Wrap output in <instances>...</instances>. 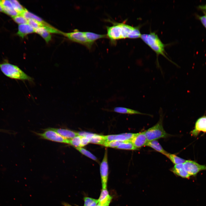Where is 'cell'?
<instances>
[{"label": "cell", "instance_id": "cell-1", "mask_svg": "<svg viewBox=\"0 0 206 206\" xmlns=\"http://www.w3.org/2000/svg\"><path fill=\"white\" fill-rule=\"evenodd\" d=\"M113 25L107 26V37L112 42L118 39L140 37L141 34L139 28L123 23L112 22Z\"/></svg>", "mask_w": 206, "mask_h": 206}, {"label": "cell", "instance_id": "cell-2", "mask_svg": "<svg viewBox=\"0 0 206 206\" xmlns=\"http://www.w3.org/2000/svg\"><path fill=\"white\" fill-rule=\"evenodd\" d=\"M0 69L5 76L10 78L32 81L33 79L17 66L6 61L0 63Z\"/></svg>", "mask_w": 206, "mask_h": 206}, {"label": "cell", "instance_id": "cell-3", "mask_svg": "<svg viewBox=\"0 0 206 206\" xmlns=\"http://www.w3.org/2000/svg\"><path fill=\"white\" fill-rule=\"evenodd\" d=\"M140 37L157 54L163 55L176 65L175 63L169 60L165 55V45L155 32H152L148 34H141Z\"/></svg>", "mask_w": 206, "mask_h": 206}, {"label": "cell", "instance_id": "cell-4", "mask_svg": "<svg viewBox=\"0 0 206 206\" xmlns=\"http://www.w3.org/2000/svg\"><path fill=\"white\" fill-rule=\"evenodd\" d=\"M160 117L158 122L154 126L144 131L148 141L168 137L169 134L164 130L162 125V109L159 110Z\"/></svg>", "mask_w": 206, "mask_h": 206}, {"label": "cell", "instance_id": "cell-5", "mask_svg": "<svg viewBox=\"0 0 206 206\" xmlns=\"http://www.w3.org/2000/svg\"><path fill=\"white\" fill-rule=\"evenodd\" d=\"M62 34L71 40L83 45L89 49H90L92 47V45L86 39L85 36L84 32L76 29L72 32L63 33Z\"/></svg>", "mask_w": 206, "mask_h": 206}, {"label": "cell", "instance_id": "cell-6", "mask_svg": "<svg viewBox=\"0 0 206 206\" xmlns=\"http://www.w3.org/2000/svg\"><path fill=\"white\" fill-rule=\"evenodd\" d=\"M41 138L52 141L69 144L70 139L62 137L56 131L49 129H46L43 133H36Z\"/></svg>", "mask_w": 206, "mask_h": 206}, {"label": "cell", "instance_id": "cell-7", "mask_svg": "<svg viewBox=\"0 0 206 206\" xmlns=\"http://www.w3.org/2000/svg\"><path fill=\"white\" fill-rule=\"evenodd\" d=\"M183 167L191 176H195L200 171L206 170V166L200 165L190 160H186L183 163Z\"/></svg>", "mask_w": 206, "mask_h": 206}, {"label": "cell", "instance_id": "cell-8", "mask_svg": "<svg viewBox=\"0 0 206 206\" xmlns=\"http://www.w3.org/2000/svg\"><path fill=\"white\" fill-rule=\"evenodd\" d=\"M100 170L102 189H107L108 167L106 150L105 151L103 159L100 164Z\"/></svg>", "mask_w": 206, "mask_h": 206}, {"label": "cell", "instance_id": "cell-9", "mask_svg": "<svg viewBox=\"0 0 206 206\" xmlns=\"http://www.w3.org/2000/svg\"><path fill=\"white\" fill-rule=\"evenodd\" d=\"M136 133H124L116 135H110L104 136L106 141L114 140L122 141H130L135 135Z\"/></svg>", "mask_w": 206, "mask_h": 206}, {"label": "cell", "instance_id": "cell-10", "mask_svg": "<svg viewBox=\"0 0 206 206\" xmlns=\"http://www.w3.org/2000/svg\"><path fill=\"white\" fill-rule=\"evenodd\" d=\"M130 141L134 146L137 149L146 146L148 142L144 132L136 133Z\"/></svg>", "mask_w": 206, "mask_h": 206}, {"label": "cell", "instance_id": "cell-11", "mask_svg": "<svg viewBox=\"0 0 206 206\" xmlns=\"http://www.w3.org/2000/svg\"><path fill=\"white\" fill-rule=\"evenodd\" d=\"M35 32V29L29 24L19 25L17 34L23 38L28 34Z\"/></svg>", "mask_w": 206, "mask_h": 206}, {"label": "cell", "instance_id": "cell-12", "mask_svg": "<svg viewBox=\"0 0 206 206\" xmlns=\"http://www.w3.org/2000/svg\"><path fill=\"white\" fill-rule=\"evenodd\" d=\"M48 128L56 131L62 137L68 139H71L78 136L77 132L67 129L54 128Z\"/></svg>", "mask_w": 206, "mask_h": 206}, {"label": "cell", "instance_id": "cell-13", "mask_svg": "<svg viewBox=\"0 0 206 206\" xmlns=\"http://www.w3.org/2000/svg\"><path fill=\"white\" fill-rule=\"evenodd\" d=\"M112 199V197L109 195L107 189H102L98 199V204L101 206H108Z\"/></svg>", "mask_w": 206, "mask_h": 206}, {"label": "cell", "instance_id": "cell-14", "mask_svg": "<svg viewBox=\"0 0 206 206\" xmlns=\"http://www.w3.org/2000/svg\"><path fill=\"white\" fill-rule=\"evenodd\" d=\"M206 132V116H203L199 119L197 121L195 129L192 131V134L197 135L199 132Z\"/></svg>", "mask_w": 206, "mask_h": 206}, {"label": "cell", "instance_id": "cell-15", "mask_svg": "<svg viewBox=\"0 0 206 206\" xmlns=\"http://www.w3.org/2000/svg\"><path fill=\"white\" fill-rule=\"evenodd\" d=\"M84 33L88 41L92 45L96 40L107 37L106 34H98L89 31H85Z\"/></svg>", "mask_w": 206, "mask_h": 206}, {"label": "cell", "instance_id": "cell-16", "mask_svg": "<svg viewBox=\"0 0 206 206\" xmlns=\"http://www.w3.org/2000/svg\"><path fill=\"white\" fill-rule=\"evenodd\" d=\"M113 111L114 112L122 114H140L151 116L148 114L142 113L138 111L122 107H116L114 108Z\"/></svg>", "mask_w": 206, "mask_h": 206}, {"label": "cell", "instance_id": "cell-17", "mask_svg": "<svg viewBox=\"0 0 206 206\" xmlns=\"http://www.w3.org/2000/svg\"><path fill=\"white\" fill-rule=\"evenodd\" d=\"M146 146L152 148L156 151L165 156H166L168 153V152L163 148L158 141L157 140L148 141Z\"/></svg>", "mask_w": 206, "mask_h": 206}, {"label": "cell", "instance_id": "cell-18", "mask_svg": "<svg viewBox=\"0 0 206 206\" xmlns=\"http://www.w3.org/2000/svg\"><path fill=\"white\" fill-rule=\"evenodd\" d=\"M20 15L23 16L27 20L30 19H32L45 24H48L41 18L30 12L25 8Z\"/></svg>", "mask_w": 206, "mask_h": 206}, {"label": "cell", "instance_id": "cell-19", "mask_svg": "<svg viewBox=\"0 0 206 206\" xmlns=\"http://www.w3.org/2000/svg\"><path fill=\"white\" fill-rule=\"evenodd\" d=\"M35 32L40 35L47 43H48L51 39L52 36L50 33L43 27H40L35 29Z\"/></svg>", "mask_w": 206, "mask_h": 206}, {"label": "cell", "instance_id": "cell-20", "mask_svg": "<svg viewBox=\"0 0 206 206\" xmlns=\"http://www.w3.org/2000/svg\"><path fill=\"white\" fill-rule=\"evenodd\" d=\"M90 142L102 145L105 142L104 136L95 134L90 139Z\"/></svg>", "mask_w": 206, "mask_h": 206}, {"label": "cell", "instance_id": "cell-21", "mask_svg": "<svg viewBox=\"0 0 206 206\" xmlns=\"http://www.w3.org/2000/svg\"><path fill=\"white\" fill-rule=\"evenodd\" d=\"M166 156L175 165L180 163H183L186 161L177 156L175 154H171L169 153Z\"/></svg>", "mask_w": 206, "mask_h": 206}, {"label": "cell", "instance_id": "cell-22", "mask_svg": "<svg viewBox=\"0 0 206 206\" xmlns=\"http://www.w3.org/2000/svg\"><path fill=\"white\" fill-rule=\"evenodd\" d=\"M115 148L128 150H136V148L130 141H126L121 144Z\"/></svg>", "mask_w": 206, "mask_h": 206}, {"label": "cell", "instance_id": "cell-23", "mask_svg": "<svg viewBox=\"0 0 206 206\" xmlns=\"http://www.w3.org/2000/svg\"><path fill=\"white\" fill-rule=\"evenodd\" d=\"M171 171L175 174L183 178H188L191 176L183 168L176 169L173 168Z\"/></svg>", "mask_w": 206, "mask_h": 206}, {"label": "cell", "instance_id": "cell-24", "mask_svg": "<svg viewBox=\"0 0 206 206\" xmlns=\"http://www.w3.org/2000/svg\"><path fill=\"white\" fill-rule=\"evenodd\" d=\"M75 148L82 154L94 161H97V158L88 150L81 147H76Z\"/></svg>", "mask_w": 206, "mask_h": 206}, {"label": "cell", "instance_id": "cell-25", "mask_svg": "<svg viewBox=\"0 0 206 206\" xmlns=\"http://www.w3.org/2000/svg\"><path fill=\"white\" fill-rule=\"evenodd\" d=\"M10 1L14 9L20 14H21L25 10V8L23 7L18 1L15 0H11Z\"/></svg>", "mask_w": 206, "mask_h": 206}, {"label": "cell", "instance_id": "cell-26", "mask_svg": "<svg viewBox=\"0 0 206 206\" xmlns=\"http://www.w3.org/2000/svg\"><path fill=\"white\" fill-rule=\"evenodd\" d=\"M28 24L33 27L34 29L41 27L49 25L45 24L32 19H30L28 20Z\"/></svg>", "mask_w": 206, "mask_h": 206}, {"label": "cell", "instance_id": "cell-27", "mask_svg": "<svg viewBox=\"0 0 206 206\" xmlns=\"http://www.w3.org/2000/svg\"><path fill=\"white\" fill-rule=\"evenodd\" d=\"M125 141L114 140L110 141H105L102 145L106 147L116 148L121 144Z\"/></svg>", "mask_w": 206, "mask_h": 206}, {"label": "cell", "instance_id": "cell-28", "mask_svg": "<svg viewBox=\"0 0 206 206\" xmlns=\"http://www.w3.org/2000/svg\"><path fill=\"white\" fill-rule=\"evenodd\" d=\"M84 206H96L98 203V199H96L89 197L84 198Z\"/></svg>", "mask_w": 206, "mask_h": 206}, {"label": "cell", "instance_id": "cell-29", "mask_svg": "<svg viewBox=\"0 0 206 206\" xmlns=\"http://www.w3.org/2000/svg\"><path fill=\"white\" fill-rule=\"evenodd\" d=\"M81 136H77L70 139L69 144L76 147H80Z\"/></svg>", "mask_w": 206, "mask_h": 206}, {"label": "cell", "instance_id": "cell-30", "mask_svg": "<svg viewBox=\"0 0 206 206\" xmlns=\"http://www.w3.org/2000/svg\"><path fill=\"white\" fill-rule=\"evenodd\" d=\"M12 18L14 21L19 25L28 23V20L21 15H18Z\"/></svg>", "mask_w": 206, "mask_h": 206}, {"label": "cell", "instance_id": "cell-31", "mask_svg": "<svg viewBox=\"0 0 206 206\" xmlns=\"http://www.w3.org/2000/svg\"><path fill=\"white\" fill-rule=\"evenodd\" d=\"M196 16L197 18L200 21L201 23L206 29V15H200L197 14Z\"/></svg>", "mask_w": 206, "mask_h": 206}, {"label": "cell", "instance_id": "cell-32", "mask_svg": "<svg viewBox=\"0 0 206 206\" xmlns=\"http://www.w3.org/2000/svg\"><path fill=\"white\" fill-rule=\"evenodd\" d=\"M90 142V140L86 137L81 136L80 147L84 146Z\"/></svg>", "mask_w": 206, "mask_h": 206}, {"label": "cell", "instance_id": "cell-33", "mask_svg": "<svg viewBox=\"0 0 206 206\" xmlns=\"http://www.w3.org/2000/svg\"><path fill=\"white\" fill-rule=\"evenodd\" d=\"M197 8L203 12L206 15V4L199 5L197 7Z\"/></svg>", "mask_w": 206, "mask_h": 206}, {"label": "cell", "instance_id": "cell-34", "mask_svg": "<svg viewBox=\"0 0 206 206\" xmlns=\"http://www.w3.org/2000/svg\"><path fill=\"white\" fill-rule=\"evenodd\" d=\"M62 204L64 206H72L68 203L65 202H62Z\"/></svg>", "mask_w": 206, "mask_h": 206}, {"label": "cell", "instance_id": "cell-35", "mask_svg": "<svg viewBox=\"0 0 206 206\" xmlns=\"http://www.w3.org/2000/svg\"><path fill=\"white\" fill-rule=\"evenodd\" d=\"M0 12H3V8L0 2Z\"/></svg>", "mask_w": 206, "mask_h": 206}, {"label": "cell", "instance_id": "cell-36", "mask_svg": "<svg viewBox=\"0 0 206 206\" xmlns=\"http://www.w3.org/2000/svg\"><path fill=\"white\" fill-rule=\"evenodd\" d=\"M96 206H101L98 203V204Z\"/></svg>", "mask_w": 206, "mask_h": 206}, {"label": "cell", "instance_id": "cell-37", "mask_svg": "<svg viewBox=\"0 0 206 206\" xmlns=\"http://www.w3.org/2000/svg\"><path fill=\"white\" fill-rule=\"evenodd\" d=\"M105 206V205H104V206Z\"/></svg>", "mask_w": 206, "mask_h": 206}]
</instances>
